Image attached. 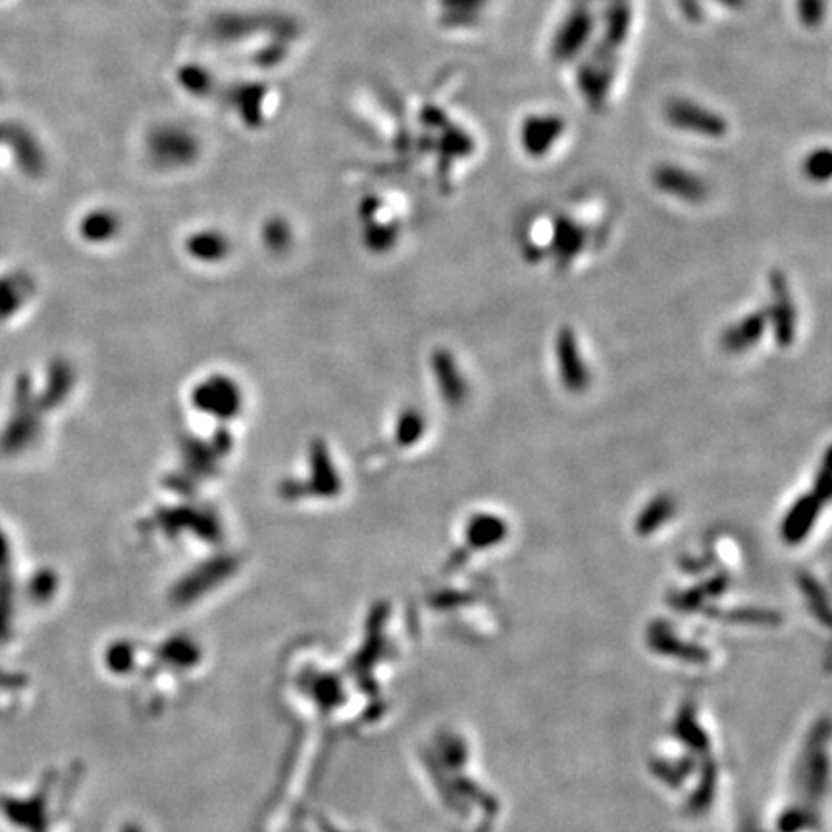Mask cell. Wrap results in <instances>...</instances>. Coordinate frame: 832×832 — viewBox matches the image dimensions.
<instances>
[{
	"mask_svg": "<svg viewBox=\"0 0 832 832\" xmlns=\"http://www.w3.org/2000/svg\"><path fill=\"white\" fill-rule=\"evenodd\" d=\"M490 0H442L445 22L449 26H476Z\"/></svg>",
	"mask_w": 832,
	"mask_h": 832,
	"instance_id": "obj_15",
	"label": "cell"
},
{
	"mask_svg": "<svg viewBox=\"0 0 832 832\" xmlns=\"http://www.w3.org/2000/svg\"><path fill=\"white\" fill-rule=\"evenodd\" d=\"M796 16L806 29L821 26L827 16V0H796Z\"/></svg>",
	"mask_w": 832,
	"mask_h": 832,
	"instance_id": "obj_17",
	"label": "cell"
},
{
	"mask_svg": "<svg viewBox=\"0 0 832 832\" xmlns=\"http://www.w3.org/2000/svg\"><path fill=\"white\" fill-rule=\"evenodd\" d=\"M567 133V120L559 112H532L519 126L522 153L532 160L551 155Z\"/></svg>",
	"mask_w": 832,
	"mask_h": 832,
	"instance_id": "obj_4",
	"label": "cell"
},
{
	"mask_svg": "<svg viewBox=\"0 0 832 832\" xmlns=\"http://www.w3.org/2000/svg\"><path fill=\"white\" fill-rule=\"evenodd\" d=\"M802 172L809 182H829L832 174L831 149L829 147L811 149L802 162Z\"/></svg>",
	"mask_w": 832,
	"mask_h": 832,
	"instance_id": "obj_16",
	"label": "cell"
},
{
	"mask_svg": "<svg viewBox=\"0 0 832 832\" xmlns=\"http://www.w3.org/2000/svg\"><path fill=\"white\" fill-rule=\"evenodd\" d=\"M675 497L671 494L655 495L650 503L640 511L634 522V530L640 538H648L663 528L669 520L675 517Z\"/></svg>",
	"mask_w": 832,
	"mask_h": 832,
	"instance_id": "obj_14",
	"label": "cell"
},
{
	"mask_svg": "<svg viewBox=\"0 0 832 832\" xmlns=\"http://www.w3.org/2000/svg\"><path fill=\"white\" fill-rule=\"evenodd\" d=\"M619 56L621 51L594 39L592 47L584 52L578 62L576 87L584 104H588V108L594 112H601L611 97L619 70Z\"/></svg>",
	"mask_w": 832,
	"mask_h": 832,
	"instance_id": "obj_1",
	"label": "cell"
},
{
	"mask_svg": "<svg viewBox=\"0 0 832 832\" xmlns=\"http://www.w3.org/2000/svg\"><path fill=\"white\" fill-rule=\"evenodd\" d=\"M713 2L723 6V8H728V10H740L746 4V0H713Z\"/></svg>",
	"mask_w": 832,
	"mask_h": 832,
	"instance_id": "obj_20",
	"label": "cell"
},
{
	"mask_svg": "<svg viewBox=\"0 0 832 832\" xmlns=\"http://www.w3.org/2000/svg\"><path fill=\"white\" fill-rule=\"evenodd\" d=\"M598 35V16L588 2H576L557 24L551 41L549 56L555 64H574L584 56Z\"/></svg>",
	"mask_w": 832,
	"mask_h": 832,
	"instance_id": "obj_2",
	"label": "cell"
},
{
	"mask_svg": "<svg viewBox=\"0 0 832 832\" xmlns=\"http://www.w3.org/2000/svg\"><path fill=\"white\" fill-rule=\"evenodd\" d=\"M663 114H665L667 124L673 130L682 131L688 135H698L711 141H719L727 137L728 130H730L728 120L721 112L688 97L671 99L665 104Z\"/></svg>",
	"mask_w": 832,
	"mask_h": 832,
	"instance_id": "obj_3",
	"label": "cell"
},
{
	"mask_svg": "<svg viewBox=\"0 0 832 832\" xmlns=\"http://www.w3.org/2000/svg\"><path fill=\"white\" fill-rule=\"evenodd\" d=\"M586 230L569 216H557L553 220L551 253L559 266H569L586 247Z\"/></svg>",
	"mask_w": 832,
	"mask_h": 832,
	"instance_id": "obj_10",
	"label": "cell"
},
{
	"mask_svg": "<svg viewBox=\"0 0 832 832\" xmlns=\"http://www.w3.org/2000/svg\"><path fill=\"white\" fill-rule=\"evenodd\" d=\"M434 366H436V376H438L445 403H449L453 407L463 405V401L467 399V382L461 376L451 353L438 351L436 357H434Z\"/></svg>",
	"mask_w": 832,
	"mask_h": 832,
	"instance_id": "obj_13",
	"label": "cell"
},
{
	"mask_svg": "<svg viewBox=\"0 0 832 832\" xmlns=\"http://www.w3.org/2000/svg\"><path fill=\"white\" fill-rule=\"evenodd\" d=\"M767 324H769L767 311L750 312L748 316H744L742 320H738L721 334V347L732 355L744 353L763 338Z\"/></svg>",
	"mask_w": 832,
	"mask_h": 832,
	"instance_id": "obj_11",
	"label": "cell"
},
{
	"mask_svg": "<svg viewBox=\"0 0 832 832\" xmlns=\"http://www.w3.org/2000/svg\"><path fill=\"white\" fill-rule=\"evenodd\" d=\"M8 563V544H6V536L0 530V567H4Z\"/></svg>",
	"mask_w": 832,
	"mask_h": 832,
	"instance_id": "obj_21",
	"label": "cell"
},
{
	"mask_svg": "<svg viewBox=\"0 0 832 832\" xmlns=\"http://www.w3.org/2000/svg\"><path fill=\"white\" fill-rule=\"evenodd\" d=\"M831 449L825 453V459L821 463V468L815 474V484H813V494L817 495L821 501L829 503L832 494V472H831Z\"/></svg>",
	"mask_w": 832,
	"mask_h": 832,
	"instance_id": "obj_18",
	"label": "cell"
},
{
	"mask_svg": "<svg viewBox=\"0 0 832 832\" xmlns=\"http://www.w3.org/2000/svg\"><path fill=\"white\" fill-rule=\"evenodd\" d=\"M632 4L630 0H607L603 16L598 20L596 39L603 45L623 51L632 31Z\"/></svg>",
	"mask_w": 832,
	"mask_h": 832,
	"instance_id": "obj_9",
	"label": "cell"
},
{
	"mask_svg": "<svg viewBox=\"0 0 832 832\" xmlns=\"http://www.w3.org/2000/svg\"><path fill=\"white\" fill-rule=\"evenodd\" d=\"M651 183L659 193L688 205H702L709 197V187L702 176L675 162L657 164L651 172Z\"/></svg>",
	"mask_w": 832,
	"mask_h": 832,
	"instance_id": "obj_5",
	"label": "cell"
},
{
	"mask_svg": "<svg viewBox=\"0 0 832 832\" xmlns=\"http://www.w3.org/2000/svg\"><path fill=\"white\" fill-rule=\"evenodd\" d=\"M769 287L773 293V303H771V311H767V314H769V320L773 322L777 345L786 349L796 339V305L790 295L788 280L780 270H773L769 274Z\"/></svg>",
	"mask_w": 832,
	"mask_h": 832,
	"instance_id": "obj_7",
	"label": "cell"
},
{
	"mask_svg": "<svg viewBox=\"0 0 832 832\" xmlns=\"http://www.w3.org/2000/svg\"><path fill=\"white\" fill-rule=\"evenodd\" d=\"M827 503L821 501L813 492L800 495L788 513L782 517L780 522V538L788 546H798L811 534L815 522L819 519L823 507Z\"/></svg>",
	"mask_w": 832,
	"mask_h": 832,
	"instance_id": "obj_8",
	"label": "cell"
},
{
	"mask_svg": "<svg viewBox=\"0 0 832 832\" xmlns=\"http://www.w3.org/2000/svg\"><path fill=\"white\" fill-rule=\"evenodd\" d=\"M22 301V295L14 287V280H0V318H6Z\"/></svg>",
	"mask_w": 832,
	"mask_h": 832,
	"instance_id": "obj_19",
	"label": "cell"
},
{
	"mask_svg": "<svg viewBox=\"0 0 832 832\" xmlns=\"http://www.w3.org/2000/svg\"><path fill=\"white\" fill-rule=\"evenodd\" d=\"M555 355L559 363V376L563 388L569 393H582L590 386V370L582 359L578 339L574 330L565 326L559 330L555 339Z\"/></svg>",
	"mask_w": 832,
	"mask_h": 832,
	"instance_id": "obj_6",
	"label": "cell"
},
{
	"mask_svg": "<svg viewBox=\"0 0 832 832\" xmlns=\"http://www.w3.org/2000/svg\"><path fill=\"white\" fill-rule=\"evenodd\" d=\"M509 534L507 522L494 513H478L468 520L467 540L474 549L499 546Z\"/></svg>",
	"mask_w": 832,
	"mask_h": 832,
	"instance_id": "obj_12",
	"label": "cell"
}]
</instances>
